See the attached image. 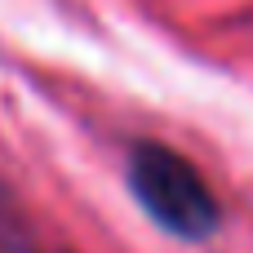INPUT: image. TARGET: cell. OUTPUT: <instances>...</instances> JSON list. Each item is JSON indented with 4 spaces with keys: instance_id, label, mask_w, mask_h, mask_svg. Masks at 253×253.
Wrapping results in <instances>:
<instances>
[{
    "instance_id": "6da1fadb",
    "label": "cell",
    "mask_w": 253,
    "mask_h": 253,
    "mask_svg": "<svg viewBox=\"0 0 253 253\" xmlns=\"http://www.w3.org/2000/svg\"><path fill=\"white\" fill-rule=\"evenodd\" d=\"M129 191L147 218L178 240H209L222 222L218 196L200 169L165 142H138L129 151Z\"/></svg>"
}]
</instances>
